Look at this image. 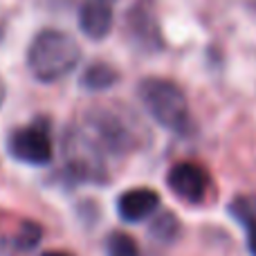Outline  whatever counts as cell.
<instances>
[{
	"instance_id": "cell-15",
	"label": "cell",
	"mask_w": 256,
	"mask_h": 256,
	"mask_svg": "<svg viewBox=\"0 0 256 256\" xmlns=\"http://www.w3.org/2000/svg\"><path fill=\"white\" fill-rule=\"evenodd\" d=\"M248 248H250V254L256 256V222L248 227Z\"/></svg>"
},
{
	"instance_id": "cell-7",
	"label": "cell",
	"mask_w": 256,
	"mask_h": 256,
	"mask_svg": "<svg viewBox=\"0 0 256 256\" xmlns=\"http://www.w3.org/2000/svg\"><path fill=\"white\" fill-rule=\"evenodd\" d=\"M166 186L186 202H200L207 194L209 178L202 166L194 162H180L166 173Z\"/></svg>"
},
{
	"instance_id": "cell-12",
	"label": "cell",
	"mask_w": 256,
	"mask_h": 256,
	"mask_svg": "<svg viewBox=\"0 0 256 256\" xmlns=\"http://www.w3.org/2000/svg\"><path fill=\"white\" fill-rule=\"evenodd\" d=\"M150 234L158 240H164V243H171V240L178 238L180 234V222L173 214H162V216L153 218V225H150Z\"/></svg>"
},
{
	"instance_id": "cell-2",
	"label": "cell",
	"mask_w": 256,
	"mask_h": 256,
	"mask_svg": "<svg viewBox=\"0 0 256 256\" xmlns=\"http://www.w3.org/2000/svg\"><path fill=\"white\" fill-rule=\"evenodd\" d=\"M142 106L148 110V115L160 126L168 128L173 132H189L191 130V112L189 102L180 86H176L168 79L148 76L137 88Z\"/></svg>"
},
{
	"instance_id": "cell-6",
	"label": "cell",
	"mask_w": 256,
	"mask_h": 256,
	"mask_svg": "<svg viewBox=\"0 0 256 256\" xmlns=\"http://www.w3.org/2000/svg\"><path fill=\"white\" fill-rule=\"evenodd\" d=\"M126 32H128V38L132 40V45L137 50H142V52H160L164 48L158 16H155L150 2H146V0H140L137 4H132L128 9Z\"/></svg>"
},
{
	"instance_id": "cell-8",
	"label": "cell",
	"mask_w": 256,
	"mask_h": 256,
	"mask_svg": "<svg viewBox=\"0 0 256 256\" xmlns=\"http://www.w3.org/2000/svg\"><path fill=\"white\" fill-rule=\"evenodd\" d=\"M160 207V196L158 191L146 189V186H137V189H128L117 198V214L122 220L126 222H142L150 218Z\"/></svg>"
},
{
	"instance_id": "cell-4",
	"label": "cell",
	"mask_w": 256,
	"mask_h": 256,
	"mask_svg": "<svg viewBox=\"0 0 256 256\" xmlns=\"http://www.w3.org/2000/svg\"><path fill=\"white\" fill-rule=\"evenodd\" d=\"M86 130L106 153L122 155L137 146V135L132 132L130 122L108 108H94L86 117Z\"/></svg>"
},
{
	"instance_id": "cell-3",
	"label": "cell",
	"mask_w": 256,
	"mask_h": 256,
	"mask_svg": "<svg viewBox=\"0 0 256 256\" xmlns=\"http://www.w3.org/2000/svg\"><path fill=\"white\" fill-rule=\"evenodd\" d=\"M104 155L106 150L86 128H72L66 135V173L74 182L104 184L108 180Z\"/></svg>"
},
{
	"instance_id": "cell-17",
	"label": "cell",
	"mask_w": 256,
	"mask_h": 256,
	"mask_svg": "<svg viewBox=\"0 0 256 256\" xmlns=\"http://www.w3.org/2000/svg\"><path fill=\"white\" fill-rule=\"evenodd\" d=\"M4 94H7V88H4V84L0 81V106H2V102H4Z\"/></svg>"
},
{
	"instance_id": "cell-5",
	"label": "cell",
	"mask_w": 256,
	"mask_h": 256,
	"mask_svg": "<svg viewBox=\"0 0 256 256\" xmlns=\"http://www.w3.org/2000/svg\"><path fill=\"white\" fill-rule=\"evenodd\" d=\"M7 148L12 158L18 162L34 164V166H43V164L52 162V137H50L48 126L43 124H30L20 126L9 135Z\"/></svg>"
},
{
	"instance_id": "cell-10",
	"label": "cell",
	"mask_w": 256,
	"mask_h": 256,
	"mask_svg": "<svg viewBox=\"0 0 256 256\" xmlns=\"http://www.w3.org/2000/svg\"><path fill=\"white\" fill-rule=\"evenodd\" d=\"M120 79V72L106 61H97V63H90L88 68L84 70L81 74V86L90 92H102V90H108L117 84Z\"/></svg>"
},
{
	"instance_id": "cell-13",
	"label": "cell",
	"mask_w": 256,
	"mask_h": 256,
	"mask_svg": "<svg viewBox=\"0 0 256 256\" xmlns=\"http://www.w3.org/2000/svg\"><path fill=\"white\" fill-rule=\"evenodd\" d=\"M230 214L236 218V222L250 227L256 222V196H238L230 204Z\"/></svg>"
},
{
	"instance_id": "cell-16",
	"label": "cell",
	"mask_w": 256,
	"mask_h": 256,
	"mask_svg": "<svg viewBox=\"0 0 256 256\" xmlns=\"http://www.w3.org/2000/svg\"><path fill=\"white\" fill-rule=\"evenodd\" d=\"M40 256H72L70 252H61V250H50V252H43Z\"/></svg>"
},
{
	"instance_id": "cell-19",
	"label": "cell",
	"mask_w": 256,
	"mask_h": 256,
	"mask_svg": "<svg viewBox=\"0 0 256 256\" xmlns=\"http://www.w3.org/2000/svg\"><path fill=\"white\" fill-rule=\"evenodd\" d=\"M108 2H110V0H108Z\"/></svg>"
},
{
	"instance_id": "cell-18",
	"label": "cell",
	"mask_w": 256,
	"mask_h": 256,
	"mask_svg": "<svg viewBox=\"0 0 256 256\" xmlns=\"http://www.w3.org/2000/svg\"><path fill=\"white\" fill-rule=\"evenodd\" d=\"M0 34H2V32H0Z\"/></svg>"
},
{
	"instance_id": "cell-11",
	"label": "cell",
	"mask_w": 256,
	"mask_h": 256,
	"mask_svg": "<svg viewBox=\"0 0 256 256\" xmlns=\"http://www.w3.org/2000/svg\"><path fill=\"white\" fill-rule=\"evenodd\" d=\"M106 256H140V248L126 232H112L106 240Z\"/></svg>"
},
{
	"instance_id": "cell-14",
	"label": "cell",
	"mask_w": 256,
	"mask_h": 256,
	"mask_svg": "<svg viewBox=\"0 0 256 256\" xmlns=\"http://www.w3.org/2000/svg\"><path fill=\"white\" fill-rule=\"evenodd\" d=\"M40 238H43V230H40L38 222L25 220L16 234V248L22 250V252H30L40 243Z\"/></svg>"
},
{
	"instance_id": "cell-1",
	"label": "cell",
	"mask_w": 256,
	"mask_h": 256,
	"mask_svg": "<svg viewBox=\"0 0 256 256\" xmlns=\"http://www.w3.org/2000/svg\"><path fill=\"white\" fill-rule=\"evenodd\" d=\"M81 50L70 34L61 30H43L27 48V68L40 84L61 81L79 66Z\"/></svg>"
},
{
	"instance_id": "cell-9",
	"label": "cell",
	"mask_w": 256,
	"mask_h": 256,
	"mask_svg": "<svg viewBox=\"0 0 256 256\" xmlns=\"http://www.w3.org/2000/svg\"><path fill=\"white\" fill-rule=\"evenodd\" d=\"M112 7L108 0H86L79 9V30L88 38L102 40L112 30Z\"/></svg>"
}]
</instances>
